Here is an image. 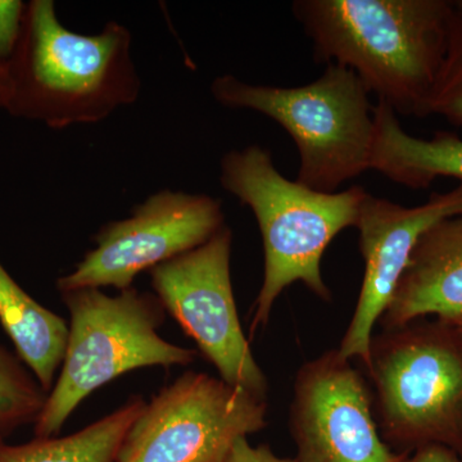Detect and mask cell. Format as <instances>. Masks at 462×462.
Returning a JSON list of instances; mask_svg holds the SVG:
<instances>
[{"instance_id": "cell-1", "label": "cell", "mask_w": 462, "mask_h": 462, "mask_svg": "<svg viewBox=\"0 0 462 462\" xmlns=\"http://www.w3.org/2000/svg\"><path fill=\"white\" fill-rule=\"evenodd\" d=\"M319 63H338L397 114L422 117L462 2L296 0Z\"/></svg>"}, {"instance_id": "cell-2", "label": "cell", "mask_w": 462, "mask_h": 462, "mask_svg": "<svg viewBox=\"0 0 462 462\" xmlns=\"http://www.w3.org/2000/svg\"><path fill=\"white\" fill-rule=\"evenodd\" d=\"M5 74L2 109L51 129L99 123L141 91L129 30L111 21L94 35L71 32L58 20L53 0L26 3Z\"/></svg>"}, {"instance_id": "cell-3", "label": "cell", "mask_w": 462, "mask_h": 462, "mask_svg": "<svg viewBox=\"0 0 462 462\" xmlns=\"http://www.w3.org/2000/svg\"><path fill=\"white\" fill-rule=\"evenodd\" d=\"M220 182L251 208L263 236V281L254 303L249 337L267 327L276 300L294 282L330 302L322 256L338 234L356 227L367 191L355 185L321 193L288 180L273 166L269 149L260 145L227 152L221 160Z\"/></svg>"}, {"instance_id": "cell-4", "label": "cell", "mask_w": 462, "mask_h": 462, "mask_svg": "<svg viewBox=\"0 0 462 462\" xmlns=\"http://www.w3.org/2000/svg\"><path fill=\"white\" fill-rule=\"evenodd\" d=\"M363 366L380 436L393 451L440 446L462 460V343L448 321L383 329Z\"/></svg>"}, {"instance_id": "cell-5", "label": "cell", "mask_w": 462, "mask_h": 462, "mask_svg": "<svg viewBox=\"0 0 462 462\" xmlns=\"http://www.w3.org/2000/svg\"><path fill=\"white\" fill-rule=\"evenodd\" d=\"M60 296L69 314V340L56 383L33 424L35 438L57 437L90 394L124 374L197 360L199 351L158 333L167 312L154 293L130 287L109 296L84 288Z\"/></svg>"}, {"instance_id": "cell-6", "label": "cell", "mask_w": 462, "mask_h": 462, "mask_svg": "<svg viewBox=\"0 0 462 462\" xmlns=\"http://www.w3.org/2000/svg\"><path fill=\"white\" fill-rule=\"evenodd\" d=\"M211 93L224 107L251 109L281 125L300 154L296 181L310 189L336 193L370 170L374 106L369 90L348 67L328 63L320 78L293 88L223 75L212 81Z\"/></svg>"}, {"instance_id": "cell-7", "label": "cell", "mask_w": 462, "mask_h": 462, "mask_svg": "<svg viewBox=\"0 0 462 462\" xmlns=\"http://www.w3.org/2000/svg\"><path fill=\"white\" fill-rule=\"evenodd\" d=\"M267 401L218 376L181 374L145 402L116 462H226L267 427Z\"/></svg>"}, {"instance_id": "cell-8", "label": "cell", "mask_w": 462, "mask_h": 462, "mask_svg": "<svg viewBox=\"0 0 462 462\" xmlns=\"http://www.w3.org/2000/svg\"><path fill=\"white\" fill-rule=\"evenodd\" d=\"M233 233L218 230L205 245L149 272L154 294L218 378L267 400L269 382L240 324L230 258Z\"/></svg>"}, {"instance_id": "cell-9", "label": "cell", "mask_w": 462, "mask_h": 462, "mask_svg": "<svg viewBox=\"0 0 462 462\" xmlns=\"http://www.w3.org/2000/svg\"><path fill=\"white\" fill-rule=\"evenodd\" d=\"M220 199L206 194L160 190L123 220L103 225L72 272L57 279V291L134 287L143 272L208 242L225 226Z\"/></svg>"}, {"instance_id": "cell-10", "label": "cell", "mask_w": 462, "mask_h": 462, "mask_svg": "<svg viewBox=\"0 0 462 462\" xmlns=\"http://www.w3.org/2000/svg\"><path fill=\"white\" fill-rule=\"evenodd\" d=\"M289 428L300 462H406L383 440L363 374L331 349L298 370Z\"/></svg>"}, {"instance_id": "cell-11", "label": "cell", "mask_w": 462, "mask_h": 462, "mask_svg": "<svg viewBox=\"0 0 462 462\" xmlns=\"http://www.w3.org/2000/svg\"><path fill=\"white\" fill-rule=\"evenodd\" d=\"M457 215H462V182L415 207L366 194L356 224L364 281L354 316L337 348L343 358L366 363L374 328L387 311L419 240L434 225Z\"/></svg>"}, {"instance_id": "cell-12", "label": "cell", "mask_w": 462, "mask_h": 462, "mask_svg": "<svg viewBox=\"0 0 462 462\" xmlns=\"http://www.w3.org/2000/svg\"><path fill=\"white\" fill-rule=\"evenodd\" d=\"M430 316L462 319V215L445 218L421 236L379 324L393 329Z\"/></svg>"}, {"instance_id": "cell-13", "label": "cell", "mask_w": 462, "mask_h": 462, "mask_svg": "<svg viewBox=\"0 0 462 462\" xmlns=\"http://www.w3.org/2000/svg\"><path fill=\"white\" fill-rule=\"evenodd\" d=\"M374 143L370 170L389 180L425 189L439 176L462 182V139L437 133L431 139L416 138L402 129L396 112L384 100L374 106Z\"/></svg>"}, {"instance_id": "cell-14", "label": "cell", "mask_w": 462, "mask_h": 462, "mask_svg": "<svg viewBox=\"0 0 462 462\" xmlns=\"http://www.w3.org/2000/svg\"><path fill=\"white\" fill-rule=\"evenodd\" d=\"M0 324L18 357L50 394L65 358L69 324L33 300L0 261Z\"/></svg>"}, {"instance_id": "cell-15", "label": "cell", "mask_w": 462, "mask_h": 462, "mask_svg": "<svg viewBox=\"0 0 462 462\" xmlns=\"http://www.w3.org/2000/svg\"><path fill=\"white\" fill-rule=\"evenodd\" d=\"M147 401L130 396L120 407L66 437L11 445L0 437V462H116L125 436Z\"/></svg>"}, {"instance_id": "cell-16", "label": "cell", "mask_w": 462, "mask_h": 462, "mask_svg": "<svg viewBox=\"0 0 462 462\" xmlns=\"http://www.w3.org/2000/svg\"><path fill=\"white\" fill-rule=\"evenodd\" d=\"M48 393L17 355L0 346V437L35 424Z\"/></svg>"}, {"instance_id": "cell-17", "label": "cell", "mask_w": 462, "mask_h": 462, "mask_svg": "<svg viewBox=\"0 0 462 462\" xmlns=\"http://www.w3.org/2000/svg\"><path fill=\"white\" fill-rule=\"evenodd\" d=\"M462 126V14L456 20L445 60L422 111Z\"/></svg>"}, {"instance_id": "cell-18", "label": "cell", "mask_w": 462, "mask_h": 462, "mask_svg": "<svg viewBox=\"0 0 462 462\" xmlns=\"http://www.w3.org/2000/svg\"><path fill=\"white\" fill-rule=\"evenodd\" d=\"M26 3L21 0H0V65H5L14 54Z\"/></svg>"}, {"instance_id": "cell-19", "label": "cell", "mask_w": 462, "mask_h": 462, "mask_svg": "<svg viewBox=\"0 0 462 462\" xmlns=\"http://www.w3.org/2000/svg\"><path fill=\"white\" fill-rule=\"evenodd\" d=\"M226 462H300L297 458L279 457L267 445L252 446L248 438H240Z\"/></svg>"}, {"instance_id": "cell-20", "label": "cell", "mask_w": 462, "mask_h": 462, "mask_svg": "<svg viewBox=\"0 0 462 462\" xmlns=\"http://www.w3.org/2000/svg\"><path fill=\"white\" fill-rule=\"evenodd\" d=\"M406 462H462V460L445 447L428 446L413 452Z\"/></svg>"}, {"instance_id": "cell-21", "label": "cell", "mask_w": 462, "mask_h": 462, "mask_svg": "<svg viewBox=\"0 0 462 462\" xmlns=\"http://www.w3.org/2000/svg\"><path fill=\"white\" fill-rule=\"evenodd\" d=\"M5 98V65H0V108L3 107Z\"/></svg>"}, {"instance_id": "cell-22", "label": "cell", "mask_w": 462, "mask_h": 462, "mask_svg": "<svg viewBox=\"0 0 462 462\" xmlns=\"http://www.w3.org/2000/svg\"><path fill=\"white\" fill-rule=\"evenodd\" d=\"M448 322L452 325V328H454L456 334H457L458 339H460V342L462 343V319Z\"/></svg>"}]
</instances>
